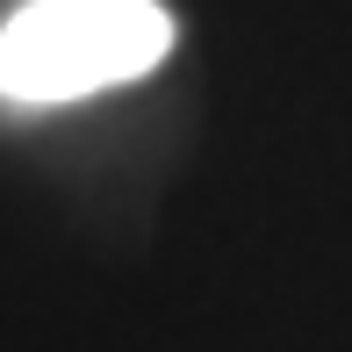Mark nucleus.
Here are the masks:
<instances>
[{
    "label": "nucleus",
    "instance_id": "1",
    "mask_svg": "<svg viewBox=\"0 0 352 352\" xmlns=\"http://www.w3.org/2000/svg\"><path fill=\"white\" fill-rule=\"evenodd\" d=\"M173 51V14L158 0H29L0 29L8 101H79L144 79Z\"/></svg>",
    "mask_w": 352,
    "mask_h": 352
}]
</instances>
